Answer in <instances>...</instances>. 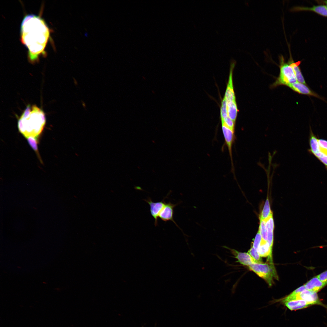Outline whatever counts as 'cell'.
Masks as SVG:
<instances>
[{
    "label": "cell",
    "mask_w": 327,
    "mask_h": 327,
    "mask_svg": "<svg viewBox=\"0 0 327 327\" xmlns=\"http://www.w3.org/2000/svg\"><path fill=\"white\" fill-rule=\"evenodd\" d=\"M306 289L304 285L294 290L290 294L282 300L283 302L284 303L289 301V299L291 298L294 296L298 294Z\"/></svg>",
    "instance_id": "obj_24"
},
{
    "label": "cell",
    "mask_w": 327,
    "mask_h": 327,
    "mask_svg": "<svg viewBox=\"0 0 327 327\" xmlns=\"http://www.w3.org/2000/svg\"><path fill=\"white\" fill-rule=\"evenodd\" d=\"M236 63V61L232 58L230 61L229 75L224 97L226 104L236 100L235 95L233 86V74Z\"/></svg>",
    "instance_id": "obj_7"
},
{
    "label": "cell",
    "mask_w": 327,
    "mask_h": 327,
    "mask_svg": "<svg viewBox=\"0 0 327 327\" xmlns=\"http://www.w3.org/2000/svg\"><path fill=\"white\" fill-rule=\"evenodd\" d=\"M327 285V281H322L316 276L307 282L304 285L307 290L317 292Z\"/></svg>",
    "instance_id": "obj_11"
},
{
    "label": "cell",
    "mask_w": 327,
    "mask_h": 327,
    "mask_svg": "<svg viewBox=\"0 0 327 327\" xmlns=\"http://www.w3.org/2000/svg\"><path fill=\"white\" fill-rule=\"evenodd\" d=\"M317 276L322 281H327V270L318 275Z\"/></svg>",
    "instance_id": "obj_30"
},
{
    "label": "cell",
    "mask_w": 327,
    "mask_h": 327,
    "mask_svg": "<svg viewBox=\"0 0 327 327\" xmlns=\"http://www.w3.org/2000/svg\"><path fill=\"white\" fill-rule=\"evenodd\" d=\"M292 10L294 11H310L324 17H327V8L324 5H313L311 7L298 6L294 8Z\"/></svg>",
    "instance_id": "obj_12"
},
{
    "label": "cell",
    "mask_w": 327,
    "mask_h": 327,
    "mask_svg": "<svg viewBox=\"0 0 327 327\" xmlns=\"http://www.w3.org/2000/svg\"><path fill=\"white\" fill-rule=\"evenodd\" d=\"M280 73L274 85H289L297 82L293 68L289 63H285L282 55L279 56Z\"/></svg>",
    "instance_id": "obj_4"
},
{
    "label": "cell",
    "mask_w": 327,
    "mask_h": 327,
    "mask_svg": "<svg viewBox=\"0 0 327 327\" xmlns=\"http://www.w3.org/2000/svg\"><path fill=\"white\" fill-rule=\"evenodd\" d=\"M309 141L310 147V149L309 151L310 153L314 155L320 151L318 139L313 134L311 129Z\"/></svg>",
    "instance_id": "obj_18"
},
{
    "label": "cell",
    "mask_w": 327,
    "mask_h": 327,
    "mask_svg": "<svg viewBox=\"0 0 327 327\" xmlns=\"http://www.w3.org/2000/svg\"><path fill=\"white\" fill-rule=\"evenodd\" d=\"M322 246V247H325H325H327V245H326V246Z\"/></svg>",
    "instance_id": "obj_33"
},
{
    "label": "cell",
    "mask_w": 327,
    "mask_h": 327,
    "mask_svg": "<svg viewBox=\"0 0 327 327\" xmlns=\"http://www.w3.org/2000/svg\"><path fill=\"white\" fill-rule=\"evenodd\" d=\"M266 222L267 232V242L269 245L271 251L272 253L274 229V223L272 215L266 220Z\"/></svg>",
    "instance_id": "obj_15"
},
{
    "label": "cell",
    "mask_w": 327,
    "mask_h": 327,
    "mask_svg": "<svg viewBox=\"0 0 327 327\" xmlns=\"http://www.w3.org/2000/svg\"><path fill=\"white\" fill-rule=\"evenodd\" d=\"M272 215V214L271 210L269 200L267 198L261 213L260 219L266 220Z\"/></svg>",
    "instance_id": "obj_20"
},
{
    "label": "cell",
    "mask_w": 327,
    "mask_h": 327,
    "mask_svg": "<svg viewBox=\"0 0 327 327\" xmlns=\"http://www.w3.org/2000/svg\"><path fill=\"white\" fill-rule=\"evenodd\" d=\"M84 35L86 37H87L88 36V33L87 32H85L84 33Z\"/></svg>",
    "instance_id": "obj_32"
},
{
    "label": "cell",
    "mask_w": 327,
    "mask_h": 327,
    "mask_svg": "<svg viewBox=\"0 0 327 327\" xmlns=\"http://www.w3.org/2000/svg\"><path fill=\"white\" fill-rule=\"evenodd\" d=\"M288 86L299 94L313 96L322 99L319 95L312 91L306 85L297 82L289 85Z\"/></svg>",
    "instance_id": "obj_13"
},
{
    "label": "cell",
    "mask_w": 327,
    "mask_h": 327,
    "mask_svg": "<svg viewBox=\"0 0 327 327\" xmlns=\"http://www.w3.org/2000/svg\"><path fill=\"white\" fill-rule=\"evenodd\" d=\"M262 241L261 236L259 231L256 234L253 244L252 247L257 250Z\"/></svg>",
    "instance_id": "obj_26"
},
{
    "label": "cell",
    "mask_w": 327,
    "mask_h": 327,
    "mask_svg": "<svg viewBox=\"0 0 327 327\" xmlns=\"http://www.w3.org/2000/svg\"><path fill=\"white\" fill-rule=\"evenodd\" d=\"M316 1L319 4H323V5H325L327 8V0H317Z\"/></svg>",
    "instance_id": "obj_31"
},
{
    "label": "cell",
    "mask_w": 327,
    "mask_h": 327,
    "mask_svg": "<svg viewBox=\"0 0 327 327\" xmlns=\"http://www.w3.org/2000/svg\"><path fill=\"white\" fill-rule=\"evenodd\" d=\"M259 231L261 236L262 241L267 242V232L266 226V220H260Z\"/></svg>",
    "instance_id": "obj_21"
},
{
    "label": "cell",
    "mask_w": 327,
    "mask_h": 327,
    "mask_svg": "<svg viewBox=\"0 0 327 327\" xmlns=\"http://www.w3.org/2000/svg\"><path fill=\"white\" fill-rule=\"evenodd\" d=\"M181 202V201L176 204H173L170 201L168 203H166L160 212L159 217L164 222L169 221H172L184 234L182 230L175 221L173 217L174 207Z\"/></svg>",
    "instance_id": "obj_8"
},
{
    "label": "cell",
    "mask_w": 327,
    "mask_h": 327,
    "mask_svg": "<svg viewBox=\"0 0 327 327\" xmlns=\"http://www.w3.org/2000/svg\"><path fill=\"white\" fill-rule=\"evenodd\" d=\"M314 155L324 165L327 170V155L321 151Z\"/></svg>",
    "instance_id": "obj_25"
},
{
    "label": "cell",
    "mask_w": 327,
    "mask_h": 327,
    "mask_svg": "<svg viewBox=\"0 0 327 327\" xmlns=\"http://www.w3.org/2000/svg\"><path fill=\"white\" fill-rule=\"evenodd\" d=\"M169 194V193H168L167 195L160 201L153 202L150 198L144 200L149 205L151 215L154 220L155 226L158 225V218L159 214L166 204L165 200L168 197Z\"/></svg>",
    "instance_id": "obj_6"
},
{
    "label": "cell",
    "mask_w": 327,
    "mask_h": 327,
    "mask_svg": "<svg viewBox=\"0 0 327 327\" xmlns=\"http://www.w3.org/2000/svg\"><path fill=\"white\" fill-rule=\"evenodd\" d=\"M228 116L235 123L238 112L236 100L226 104Z\"/></svg>",
    "instance_id": "obj_19"
},
{
    "label": "cell",
    "mask_w": 327,
    "mask_h": 327,
    "mask_svg": "<svg viewBox=\"0 0 327 327\" xmlns=\"http://www.w3.org/2000/svg\"><path fill=\"white\" fill-rule=\"evenodd\" d=\"M223 123L232 130L235 131V123L228 116L223 120L221 121Z\"/></svg>",
    "instance_id": "obj_28"
},
{
    "label": "cell",
    "mask_w": 327,
    "mask_h": 327,
    "mask_svg": "<svg viewBox=\"0 0 327 327\" xmlns=\"http://www.w3.org/2000/svg\"><path fill=\"white\" fill-rule=\"evenodd\" d=\"M253 259L255 263H262L261 257L257 250L252 247L247 252Z\"/></svg>",
    "instance_id": "obj_22"
},
{
    "label": "cell",
    "mask_w": 327,
    "mask_h": 327,
    "mask_svg": "<svg viewBox=\"0 0 327 327\" xmlns=\"http://www.w3.org/2000/svg\"><path fill=\"white\" fill-rule=\"evenodd\" d=\"M50 35L49 29L41 17L34 14L26 15L21 26V39L28 50L29 61L34 64L43 53Z\"/></svg>",
    "instance_id": "obj_1"
},
{
    "label": "cell",
    "mask_w": 327,
    "mask_h": 327,
    "mask_svg": "<svg viewBox=\"0 0 327 327\" xmlns=\"http://www.w3.org/2000/svg\"><path fill=\"white\" fill-rule=\"evenodd\" d=\"M257 251L261 257H267V260L270 264H273L272 253L271 251L269 245L267 242L262 241Z\"/></svg>",
    "instance_id": "obj_16"
},
{
    "label": "cell",
    "mask_w": 327,
    "mask_h": 327,
    "mask_svg": "<svg viewBox=\"0 0 327 327\" xmlns=\"http://www.w3.org/2000/svg\"><path fill=\"white\" fill-rule=\"evenodd\" d=\"M222 129L225 143L227 147L230 156L232 166V170H234L232 154V146L234 140L235 131L232 130L223 123H221Z\"/></svg>",
    "instance_id": "obj_9"
},
{
    "label": "cell",
    "mask_w": 327,
    "mask_h": 327,
    "mask_svg": "<svg viewBox=\"0 0 327 327\" xmlns=\"http://www.w3.org/2000/svg\"><path fill=\"white\" fill-rule=\"evenodd\" d=\"M46 122L43 111L35 105H28L20 117L18 126L20 132L26 138H36L43 130Z\"/></svg>",
    "instance_id": "obj_2"
},
{
    "label": "cell",
    "mask_w": 327,
    "mask_h": 327,
    "mask_svg": "<svg viewBox=\"0 0 327 327\" xmlns=\"http://www.w3.org/2000/svg\"><path fill=\"white\" fill-rule=\"evenodd\" d=\"M297 299L304 300L312 305H317L325 307L320 300L317 292L313 291L306 289L291 298L289 301Z\"/></svg>",
    "instance_id": "obj_5"
},
{
    "label": "cell",
    "mask_w": 327,
    "mask_h": 327,
    "mask_svg": "<svg viewBox=\"0 0 327 327\" xmlns=\"http://www.w3.org/2000/svg\"><path fill=\"white\" fill-rule=\"evenodd\" d=\"M318 142L320 151L327 155V140L319 139Z\"/></svg>",
    "instance_id": "obj_29"
},
{
    "label": "cell",
    "mask_w": 327,
    "mask_h": 327,
    "mask_svg": "<svg viewBox=\"0 0 327 327\" xmlns=\"http://www.w3.org/2000/svg\"><path fill=\"white\" fill-rule=\"evenodd\" d=\"M26 138L30 145L38 155L37 138L31 137H29Z\"/></svg>",
    "instance_id": "obj_27"
},
{
    "label": "cell",
    "mask_w": 327,
    "mask_h": 327,
    "mask_svg": "<svg viewBox=\"0 0 327 327\" xmlns=\"http://www.w3.org/2000/svg\"><path fill=\"white\" fill-rule=\"evenodd\" d=\"M259 276L263 279L271 286L274 278L278 279L276 271L273 264L254 263L248 266Z\"/></svg>",
    "instance_id": "obj_3"
},
{
    "label": "cell",
    "mask_w": 327,
    "mask_h": 327,
    "mask_svg": "<svg viewBox=\"0 0 327 327\" xmlns=\"http://www.w3.org/2000/svg\"><path fill=\"white\" fill-rule=\"evenodd\" d=\"M220 112L221 121L223 120L228 116L227 104L226 100L224 97L221 102Z\"/></svg>",
    "instance_id": "obj_23"
},
{
    "label": "cell",
    "mask_w": 327,
    "mask_h": 327,
    "mask_svg": "<svg viewBox=\"0 0 327 327\" xmlns=\"http://www.w3.org/2000/svg\"><path fill=\"white\" fill-rule=\"evenodd\" d=\"M285 306L291 310H296L306 308L311 304L302 299L289 301L284 302Z\"/></svg>",
    "instance_id": "obj_14"
},
{
    "label": "cell",
    "mask_w": 327,
    "mask_h": 327,
    "mask_svg": "<svg viewBox=\"0 0 327 327\" xmlns=\"http://www.w3.org/2000/svg\"><path fill=\"white\" fill-rule=\"evenodd\" d=\"M290 58L288 62L293 68L297 81L299 83L306 84V83L301 73L300 69L299 67V65L301 63V61H298L295 62L292 59L291 54L290 55Z\"/></svg>",
    "instance_id": "obj_17"
},
{
    "label": "cell",
    "mask_w": 327,
    "mask_h": 327,
    "mask_svg": "<svg viewBox=\"0 0 327 327\" xmlns=\"http://www.w3.org/2000/svg\"><path fill=\"white\" fill-rule=\"evenodd\" d=\"M223 247L230 250L234 256L233 257L237 259V262L240 264L249 266L255 263L253 259L248 253L239 252L226 246H224Z\"/></svg>",
    "instance_id": "obj_10"
}]
</instances>
